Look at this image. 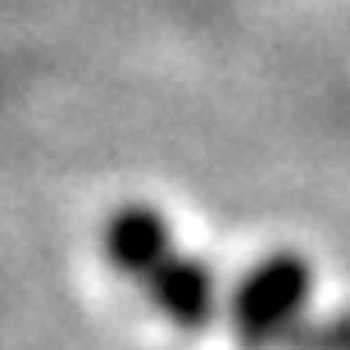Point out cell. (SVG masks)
Instances as JSON below:
<instances>
[{
    "label": "cell",
    "instance_id": "4",
    "mask_svg": "<svg viewBox=\"0 0 350 350\" xmlns=\"http://www.w3.org/2000/svg\"><path fill=\"white\" fill-rule=\"evenodd\" d=\"M291 346L296 350H350V310L291 332Z\"/></svg>",
    "mask_w": 350,
    "mask_h": 350
},
{
    "label": "cell",
    "instance_id": "1",
    "mask_svg": "<svg viewBox=\"0 0 350 350\" xmlns=\"http://www.w3.org/2000/svg\"><path fill=\"white\" fill-rule=\"evenodd\" d=\"M310 291H314L310 260H300L296 250H278L237 282L232 300H228V323L241 337V346L260 350L296 327L300 310L310 305Z\"/></svg>",
    "mask_w": 350,
    "mask_h": 350
},
{
    "label": "cell",
    "instance_id": "2",
    "mask_svg": "<svg viewBox=\"0 0 350 350\" xmlns=\"http://www.w3.org/2000/svg\"><path fill=\"white\" fill-rule=\"evenodd\" d=\"M100 250H105V260H109L114 273L142 282V278H150V273L173 255V228L159 209L132 200V205L114 209V214L105 219Z\"/></svg>",
    "mask_w": 350,
    "mask_h": 350
},
{
    "label": "cell",
    "instance_id": "3",
    "mask_svg": "<svg viewBox=\"0 0 350 350\" xmlns=\"http://www.w3.org/2000/svg\"><path fill=\"white\" fill-rule=\"evenodd\" d=\"M146 300L159 310V319H169L182 332H196L214 319L219 305V286L205 260H187V255H169L150 278H142Z\"/></svg>",
    "mask_w": 350,
    "mask_h": 350
}]
</instances>
